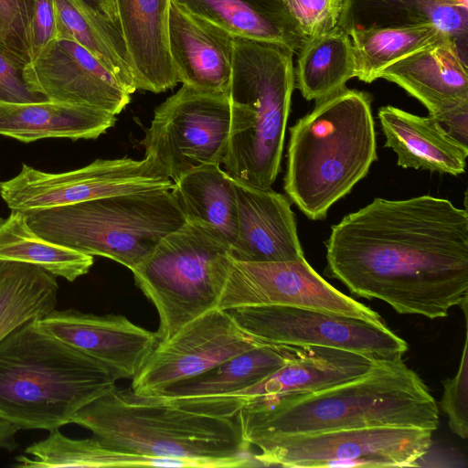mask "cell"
<instances>
[{
	"label": "cell",
	"instance_id": "obj_1",
	"mask_svg": "<svg viewBox=\"0 0 468 468\" xmlns=\"http://www.w3.org/2000/svg\"><path fill=\"white\" fill-rule=\"evenodd\" d=\"M325 246V272L356 296L430 319L467 305L468 214L448 199L377 197L332 226Z\"/></svg>",
	"mask_w": 468,
	"mask_h": 468
},
{
	"label": "cell",
	"instance_id": "obj_2",
	"mask_svg": "<svg viewBox=\"0 0 468 468\" xmlns=\"http://www.w3.org/2000/svg\"><path fill=\"white\" fill-rule=\"evenodd\" d=\"M243 439L378 426L435 431L439 408L420 377L402 357L377 360L366 374L311 392L252 401L236 414Z\"/></svg>",
	"mask_w": 468,
	"mask_h": 468
},
{
	"label": "cell",
	"instance_id": "obj_3",
	"mask_svg": "<svg viewBox=\"0 0 468 468\" xmlns=\"http://www.w3.org/2000/svg\"><path fill=\"white\" fill-rule=\"evenodd\" d=\"M108 448L138 455L183 459L198 467L259 466L236 416H214L166 404L115 387L71 420Z\"/></svg>",
	"mask_w": 468,
	"mask_h": 468
},
{
	"label": "cell",
	"instance_id": "obj_4",
	"mask_svg": "<svg viewBox=\"0 0 468 468\" xmlns=\"http://www.w3.org/2000/svg\"><path fill=\"white\" fill-rule=\"evenodd\" d=\"M118 379L30 321L0 342V419L18 430L60 428Z\"/></svg>",
	"mask_w": 468,
	"mask_h": 468
},
{
	"label": "cell",
	"instance_id": "obj_5",
	"mask_svg": "<svg viewBox=\"0 0 468 468\" xmlns=\"http://www.w3.org/2000/svg\"><path fill=\"white\" fill-rule=\"evenodd\" d=\"M371 96L343 90L315 101L290 128L284 190L310 219H324L377 160Z\"/></svg>",
	"mask_w": 468,
	"mask_h": 468
},
{
	"label": "cell",
	"instance_id": "obj_6",
	"mask_svg": "<svg viewBox=\"0 0 468 468\" xmlns=\"http://www.w3.org/2000/svg\"><path fill=\"white\" fill-rule=\"evenodd\" d=\"M293 54L282 45L234 37L231 127L222 165L239 184L271 188L281 170L295 88Z\"/></svg>",
	"mask_w": 468,
	"mask_h": 468
},
{
	"label": "cell",
	"instance_id": "obj_7",
	"mask_svg": "<svg viewBox=\"0 0 468 468\" xmlns=\"http://www.w3.org/2000/svg\"><path fill=\"white\" fill-rule=\"evenodd\" d=\"M23 213L41 238L111 259L131 271L164 237L186 222L172 190L167 189L118 194Z\"/></svg>",
	"mask_w": 468,
	"mask_h": 468
},
{
	"label": "cell",
	"instance_id": "obj_8",
	"mask_svg": "<svg viewBox=\"0 0 468 468\" xmlns=\"http://www.w3.org/2000/svg\"><path fill=\"white\" fill-rule=\"evenodd\" d=\"M231 261L230 245L217 231L186 222L132 270L158 313V342L217 307Z\"/></svg>",
	"mask_w": 468,
	"mask_h": 468
},
{
	"label": "cell",
	"instance_id": "obj_9",
	"mask_svg": "<svg viewBox=\"0 0 468 468\" xmlns=\"http://www.w3.org/2000/svg\"><path fill=\"white\" fill-rule=\"evenodd\" d=\"M231 109L228 92L182 84L154 111L141 144L174 183L206 165H222L228 152Z\"/></svg>",
	"mask_w": 468,
	"mask_h": 468
},
{
	"label": "cell",
	"instance_id": "obj_10",
	"mask_svg": "<svg viewBox=\"0 0 468 468\" xmlns=\"http://www.w3.org/2000/svg\"><path fill=\"white\" fill-rule=\"evenodd\" d=\"M432 431L378 426L263 439L252 445L260 466L409 467L431 446Z\"/></svg>",
	"mask_w": 468,
	"mask_h": 468
},
{
	"label": "cell",
	"instance_id": "obj_11",
	"mask_svg": "<svg viewBox=\"0 0 468 468\" xmlns=\"http://www.w3.org/2000/svg\"><path fill=\"white\" fill-rule=\"evenodd\" d=\"M229 312L260 344L326 346L376 360L402 357L408 350L407 342L383 322L283 305L239 307Z\"/></svg>",
	"mask_w": 468,
	"mask_h": 468
},
{
	"label": "cell",
	"instance_id": "obj_12",
	"mask_svg": "<svg viewBox=\"0 0 468 468\" xmlns=\"http://www.w3.org/2000/svg\"><path fill=\"white\" fill-rule=\"evenodd\" d=\"M173 186L174 182L148 158L97 159L63 173L43 172L24 164L16 176L0 182V195L12 211L25 212Z\"/></svg>",
	"mask_w": 468,
	"mask_h": 468
},
{
	"label": "cell",
	"instance_id": "obj_13",
	"mask_svg": "<svg viewBox=\"0 0 468 468\" xmlns=\"http://www.w3.org/2000/svg\"><path fill=\"white\" fill-rule=\"evenodd\" d=\"M283 305L382 323L380 314L338 291L305 258L249 262L232 259L217 307Z\"/></svg>",
	"mask_w": 468,
	"mask_h": 468
},
{
	"label": "cell",
	"instance_id": "obj_14",
	"mask_svg": "<svg viewBox=\"0 0 468 468\" xmlns=\"http://www.w3.org/2000/svg\"><path fill=\"white\" fill-rule=\"evenodd\" d=\"M260 345L229 311L215 307L158 342L132 379L131 388L140 396H154Z\"/></svg>",
	"mask_w": 468,
	"mask_h": 468
},
{
	"label": "cell",
	"instance_id": "obj_15",
	"mask_svg": "<svg viewBox=\"0 0 468 468\" xmlns=\"http://www.w3.org/2000/svg\"><path fill=\"white\" fill-rule=\"evenodd\" d=\"M27 87L46 100L119 114L130 102L116 77L76 40L59 36L23 69Z\"/></svg>",
	"mask_w": 468,
	"mask_h": 468
},
{
	"label": "cell",
	"instance_id": "obj_16",
	"mask_svg": "<svg viewBox=\"0 0 468 468\" xmlns=\"http://www.w3.org/2000/svg\"><path fill=\"white\" fill-rule=\"evenodd\" d=\"M36 322L48 334L103 364L119 379H133L158 344L156 332L121 314L55 309Z\"/></svg>",
	"mask_w": 468,
	"mask_h": 468
},
{
	"label": "cell",
	"instance_id": "obj_17",
	"mask_svg": "<svg viewBox=\"0 0 468 468\" xmlns=\"http://www.w3.org/2000/svg\"><path fill=\"white\" fill-rule=\"evenodd\" d=\"M376 361L354 351L295 346L292 358L271 375L241 390L209 396L207 402L216 414L234 417L244 406L258 399L316 391L354 379L368 372Z\"/></svg>",
	"mask_w": 468,
	"mask_h": 468
},
{
	"label": "cell",
	"instance_id": "obj_18",
	"mask_svg": "<svg viewBox=\"0 0 468 468\" xmlns=\"http://www.w3.org/2000/svg\"><path fill=\"white\" fill-rule=\"evenodd\" d=\"M234 36L171 0L168 46L179 82L192 88L228 92Z\"/></svg>",
	"mask_w": 468,
	"mask_h": 468
},
{
	"label": "cell",
	"instance_id": "obj_19",
	"mask_svg": "<svg viewBox=\"0 0 468 468\" xmlns=\"http://www.w3.org/2000/svg\"><path fill=\"white\" fill-rule=\"evenodd\" d=\"M236 189L238 231L231 258L249 262L304 258L289 199L271 188L236 182Z\"/></svg>",
	"mask_w": 468,
	"mask_h": 468
},
{
	"label": "cell",
	"instance_id": "obj_20",
	"mask_svg": "<svg viewBox=\"0 0 468 468\" xmlns=\"http://www.w3.org/2000/svg\"><path fill=\"white\" fill-rule=\"evenodd\" d=\"M137 90L174 88L178 78L168 46L171 0H114Z\"/></svg>",
	"mask_w": 468,
	"mask_h": 468
},
{
	"label": "cell",
	"instance_id": "obj_21",
	"mask_svg": "<svg viewBox=\"0 0 468 468\" xmlns=\"http://www.w3.org/2000/svg\"><path fill=\"white\" fill-rule=\"evenodd\" d=\"M379 78L394 82L434 114L468 101V71L449 37L438 39L391 64Z\"/></svg>",
	"mask_w": 468,
	"mask_h": 468
},
{
	"label": "cell",
	"instance_id": "obj_22",
	"mask_svg": "<svg viewBox=\"0 0 468 468\" xmlns=\"http://www.w3.org/2000/svg\"><path fill=\"white\" fill-rule=\"evenodd\" d=\"M431 23L447 34L467 63L468 0H344L337 27L354 29Z\"/></svg>",
	"mask_w": 468,
	"mask_h": 468
},
{
	"label": "cell",
	"instance_id": "obj_23",
	"mask_svg": "<svg viewBox=\"0 0 468 468\" xmlns=\"http://www.w3.org/2000/svg\"><path fill=\"white\" fill-rule=\"evenodd\" d=\"M378 116L385 146L396 153L398 165L452 176L465 171L468 151L452 141L430 115L421 117L388 105Z\"/></svg>",
	"mask_w": 468,
	"mask_h": 468
},
{
	"label": "cell",
	"instance_id": "obj_24",
	"mask_svg": "<svg viewBox=\"0 0 468 468\" xmlns=\"http://www.w3.org/2000/svg\"><path fill=\"white\" fill-rule=\"evenodd\" d=\"M115 122V115L105 111L67 102H0V134L25 143L50 137L96 139Z\"/></svg>",
	"mask_w": 468,
	"mask_h": 468
},
{
	"label": "cell",
	"instance_id": "obj_25",
	"mask_svg": "<svg viewBox=\"0 0 468 468\" xmlns=\"http://www.w3.org/2000/svg\"><path fill=\"white\" fill-rule=\"evenodd\" d=\"M234 37L282 45L297 53L304 37L284 0H175Z\"/></svg>",
	"mask_w": 468,
	"mask_h": 468
},
{
	"label": "cell",
	"instance_id": "obj_26",
	"mask_svg": "<svg viewBox=\"0 0 468 468\" xmlns=\"http://www.w3.org/2000/svg\"><path fill=\"white\" fill-rule=\"evenodd\" d=\"M171 190L186 222L205 225L233 245L238 231L236 182L220 165L196 168L175 182Z\"/></svg>",
	"mask_w": 468,
	"mask_h": 468
},
{
	"label": "cell",
	"instance_id": "obj_27",
	"mask_svg": "<svg viewBox=\"0 0 468 468\" xmlns=\"http://www.w3.org/2000/svg\"><path fill=\"white\" fill-rule=\"evenodd\" d=\"M48 437L30 444L25 453L16 458V467H197L183 459L160 458L116 451L103 445L97 438L71 439L52 429Z\"/></svg>",
	"mask_w": 468,
	"mask_h": 468
},
{
	"label": "cell",
	"instance_id": "obj_28",
	"mask_svg": "<svg viewBox=\"0 0 468 468\" xmlns=\"http://www.w3.org/2000/svg\"><path fill=\"white\" fill-rule=\"evenodd\" d=\"M295 346L262 344L193 378L174 383L154 397L195 398L233 393L274 373L293 356Z\"/></svg>",
	"mask_w": 468,
	"mask_h": 468
},
{
	"label": "cell",
	"instance_id": "obj_29",
	"mask_svg": "<svg viewBox=\"0 0 468 468\" xmlns=\"http://www.w3.org/2000/svg\"><path fill=\"white\" fill-rule=\"evenodd\" d=\"M56 276L30 263L0 260V342L56 309Z\"/></svg>",
	"mask_w": 468,
	"mask_h": 468
},
{
	"label": "cell",
	"instance_id": "obj_30",
	"mask_svg": "<svg viewBox=\"0 0 468 468\" xmlns=\"http://www.w3.org/2000/svg\"><path fill=\"white\" fill-rule=\"evenodd\" d=\"M297 53L295 88L307 101L328 97L355 77L351 37L338 27L305 40Z\"/></svg>",
	"mask_w": 468,
	"mask_h": 468
},
{
	"label": "cell",
	"instance_id": "obj_31",
	"mask_svg": "<svg viewBox=\"0 0 468 468\" xmlns=\"http://www.w3.org/2000/svg\"><path fill=\"white\" fill-rule=\"evenodd\" d=\"M53 2L58 37H71L88 49L116 77L129 94L137 90L122 32L96 16L80 0Z\"/></svg>",
	"mask_w": 468,
	"mask_h": 468
},
{
	"label": "cell",
	"instance_id": "obj_32",
	"mask_svg": "<svg viewBox=\"0 0 468 468\" xmlns=\"http://www.w3.org/2000/svg\"><path fill=\"white\" fill-rule=\"evenodd\" d=\"M0 260L37 265L69 282L88 273L93 264V256L38 236L21 211L0 219Z\"/></svg>",
	"mask_w": 468,
	"mask_h": 468
},
{
	"label": "cell",
	"instance_id": "obj_33",
	"mask_svg": "<svg viewBox=\"0 0 468 468\" xmlns=\"http://www.w3.org/2000/svg\"><path fill=\"white\" fill-rule=\"evenodd\" d=\"M349 36L355 58V77L366 83L378 79L386 68L405 56L449 37L431 23L354 29Z\"/></svg>",
	"mask_w": 468,
	"mask_h": 468
},
{
	"label": "cell",
	"instance_id": "obj_34",
	"mask_svg": "<svg viewBox=\"0 0 468 468\" xmlns=\"http://www.w3.org/2000/svg\"><path fill=\"white\" fill-rule=\"evenodd\" d=\"M284 3L307 40L337 27L344 0H284Z\"/></svg>",
	"mask_w": 468,
	"mask_h": 468
},
{
	"label": "cell",
	"instance_id": "obj_35",
	"mask_svg": "<svg viewBox=\"0 0 468 468\" xmlns=\"http://www.w3.org/2000/svg\"><path fill=\"white\" fill-rule=\"evenodd\" d=\"M36 0H0V44L29 61Z\"/></svg>",
	"mask_w": 468,
	"mask_h": 468
},
{
	"label": "cell",
	"instance_id": "obj_36",
	"mask_svg": "<svg viewBox=\"0 0 468 468\" xmlns=\"http://www.w3.org/2000/svg\"><path fill=\"white\" fill-rule=\"evenodd\" d=\"M468 342L467 331L460 366L453 378L442 381L441 410L448 417L451 431L463 439L468 437Z\"/></svg>",
	"mask_w": 468,
	"mask_h": 468
},
{
	"label": "cell",
	"instance_id": "obj_37",
	"mask_svg": "<svg viewBox=\"0 0 468 468\" xmlns=\"http://www.w3.org/2000/svg\"><path fill=\"white\" fill-rule=\"evenodd\" d=\"M28 60L0 44V102L27 103L46 99L27 85L23 69Z\"/></svg>",
	"mask_w": 468,
	"mask_h": 468
},
{
	"label": "cell",
	"instance_id": "obj_38",
	"mask_svg": "<svg viewBox=\"0 0 468 468\" xmlns=\"http://www.w3.org/2000/svg\"><path fill=\"white\" fill-rule=\"evenodd\" d=\"M58 37L53 0H36L30 28L29 60Z\"/></svg>",
	"mask_w": 468,
	"mask_h": 468
},
{
	"label": "cell",
	"instance_id": "obj_39",
	"mask_svg": "<svg viewBox=\"0 0 468 468\" xmlns=\"http://www.w3.org/2000/svg\"><path fill=\"white\" fill-rule=\"evenodd\" d=\"M429 115L452 141L468 151V101Z\"/></svg>",
	"mask_w": 468,
	"mask_h": 468
},
{
	"label": "cell",
	"instance_id": "obj_40",
	"mask_svg": "<svg viewBox=\"0 0 468 468\" xmlns=\"http://www.w3.org/2000/svg\"><path fill=\"white\" fill-rule=\"evenodd\" d=\"M96 16L121 31L114 0H80ZM122 32V31H121Z\"/></svg>",
	"mask_w": 468,
	"mask_h": 468
},
{
	"label": "cell",
	"instance_id": "obj_41",
	"mask_svg": "<svg viewBox=\"0 0 468 468\" xmlns=\"http://www.w3.org/2000/svg\"><path fill=\"white\" fill-rule=\"evenodd\" d=\"M19 430L14 424L0 419V449L13 452L17 448L16 434Z\"/></svg>",
	"mask_w": 468,
	"mask_h": 468
}]
</instances>
